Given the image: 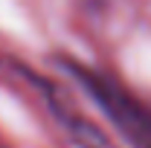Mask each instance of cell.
Returning <instances> with one entry per match:
<instances>
[{
  "label": "cell",
  "instance_id": "obj_1",
  "mask_svg": "<svg viewBox=\"0 0 151 148\" xmlns=\"http://www.w3.org/2000/svg\"><path fill=\"white\" fill-rule=\"evenodd\" d=\"M64 67L90 93V99L105 111V116L128 137L131 145L151 148V111L142 102H137L119 81L108 78L105 73H96V70L78 64V61H64Z\"/></svg>",
  "mask_w": 151,
  "mask_h": 148
},
{
  "label": "cell",
  "instance_id": "obj_2",
  "mask_svg": "<svg viewBox=\"0 0 151 148\" xmlns=\"http://www.w3.org/2000/svg\"><path fill=\"white\" fill-rule=\"evenodd\" d=\"M50 111L58 116V122L64 125V131L70 134V139H73L78 148H113L111 139L96 128L84 113L70 108L61 96H55V93H50Z\"/></svg>",
  "mask_w": 151,
  "mask_h": 148
}]
</instances>
